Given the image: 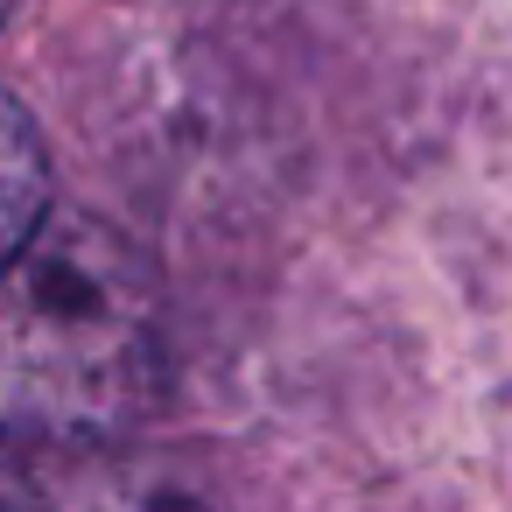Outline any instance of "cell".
Wrapping results in <instances>:
<instances>
[{"instance_id":"1","label":"cell","mask_w":512,"mask_h":512,"mask_svg":"<svg viewBox=\"0 0 512 512\" xmlns=\"http://www.w3.org/2000/svg\"><path fill=\"white\" fill-rule=\"evenodd\" d=\"M162 295L127 232L50 211L0 267V435L113 442L162 400Z\"/></svg>"},{"instance_id":"2","label":"cell","mask_w":512,"mask_h":512,"mask_svg":"<svg viewBox=\"0 0 512 512\" xmlns=\"http://www.w3.org/2000/svg\"><path fill=\"white\" fill-rule=\"evenodd\" d=\"M50 218V155H43V134L29 120L22 99L0 92V267H8L29 232Z\"/></svg>"},{"instance_id":"3","label":"cell","mask_w":512,"mask_h":512,"mask_svg":"<svg viewBox=\"0 0 512 512\" xmlns=\"http://www.w3.org/2000/svg\"><path fill=\"white\" fill-rule=\"evenodd\" d=\"M8 498H36V477L22 470V442L0 435V505H8Z\"/></svg>"}]
</instances>
